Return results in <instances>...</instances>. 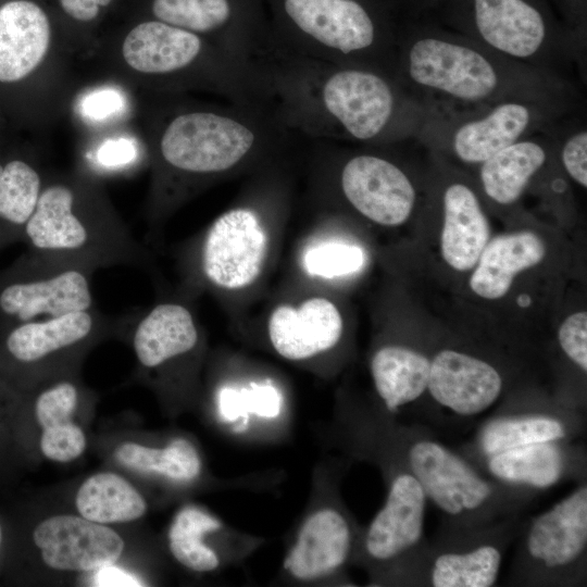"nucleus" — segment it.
Segmentation results:
<instances>
[{
	"label": "nucleus",
	"mask_w": 587,
	"mask_h": 587,
	"mask_svg": "<svg viewBox=\"0 0 587 587\" xmlns=\"http://www.w3.org/2000/svg\"><path fill=\"white\" fill-rule=\"evenodd\" d=\"M257 72L283 123L316 140L391 145L417 137L435 113L389 75L302 57L275 42Z\"/></svg>",
	"instance_id": "nucleus-1"
},
{
	"label": "nucleus",
	"mask_w": 587,
	"mask_h": 587,
	"mask_svg": "<svg viewBox=\"0 0 587 587\" xmlns=\"http://www.w3.org/2000/svg\"><path fill=\"white\" fill-rule=\"evenodd\" d=\"M168 109L153 143L151 222L193 186L275 157L296 136L273 103L174 104Z\"/></svg>",
	"instance_id": "nucleus-2"
},
{
	"label": "nucleus",
	"mask_w": 587,
	"mask_h": 587,
	"mask_svg": "<svg viewBox=\"0 0 587 587\" xmlns=\"http://www.w3.org/2000/svg\"><path fill=\"white\" fill-rule=\"evenodd\" d=\"M397 78L438 114H464L504 100L573 111L572 80L511 60L470 38L436 34L397 37Z\"/></svg>",
	"instance_id": "nucleus-3"
},
{
	"label": "nucleus",
	"mask_w": 587,
	"mask_h": 587,
	"mask_svg": "<svg viewBox=\"0 0 587 587\" xmlns=\"http://www.w3.org/2000/svg\"><path fill=\"white\" fill-rule=\"evenodd\" d=\"M371 435L382 454L401 464L423 487L441 516L440 530L486 526L521 516L540 491L497 482L423 425L379 417Z\"/></svg>",
	"instance_id": "nucleus-4"
},
{
	"label": "nucleus",
	"mask_w": 587,
	"mask_h": 587,
	"mask_svg": "<svg viewBox=\"0 0 587 587\" xmlns=\"http://www.w3.org/2000/svg\"><path fill=\"white\" fill-rule=\"evenodd\" d=\"M23 242L29 252L95 271L149 263L148 251L100 188L76 175L43 179Z\"/></svg>",
	"instance_id": "nucleus-5"
},
{
	"label": "nucleus",
	"mask_w": 587,
	"mask_h": 587,
	"mask_svg": "<svg viewBox=\"0 0 587 587\" xmlns=\"http://www.w3.org/2000/svg\"><path fill=\"white\" fill-rule=\"evenodd\" d=\"M273 41L285 50L397 78V35L379 0H265Z\"/></svg>",
	"instance_id": "nucleus-6"
},
{
	"label": "nucleus",
	"mask_w": 587,
	"mask_h": 587,
	"mask_svg": "<svg viewBox=\"0 0 587 587\" xmlns=\"http://www.w3.org/2000/svg\"><path fill=\"white\" fill-rule=\"evenodd\" d=\"M511 583L517 586L573 587L586 583L587 484L545 512L523 521Z\"/></svg>",
	"instance_id": "nucleus-7"
},
{
	"label": "nucleus",
	"mask_w": 587,
	"mask_h": 587,
	"mask_svg": "<svg viewBox=\"0 0 587 587\" xmlns=\"http://www.w3.org/2000/svg\"><path fill=\"white\" fill-rule=\"evenodd\" d=\"M387 496L361 539L367 563L390 582L414 586L428 540L424 536L427 497L401 464L380 454Z\"/></svg>",
	"instance_id": "nucleus-8"
},
{
	"label": "nucleus",
	"mask_w": 587,
	"mask_h": 587,
	"mask_svg": "<svg viewBox=\"0 0 587 587\" xmlns=\"http://www.w3.org/2000/svg\"><path fill=\"white\" fill-rule=\"evenodd\" d=\"M570 112L534 101L504 100L473 113H434L417 137L447 147L464 163L482 164L521 139L553 133Z\"/></svg>",
	"instance_id": "nucleus-9"
},
{
	"label": "nucleus",
	"mask_w": 587,
	"mask_h": 587,
	"mask_svg": "<svg viewBox=\"0 0 587 587\" xmlns=\"http://www.w3.org/2000/svg\"><path fill=\"white\" fill-rule=\"evenodd\" d=\"M96 271L26 251L0 271V330L96 308Z\"/></svg>",
	"instance_id": "nucleus-10"
},
{
	"label": "nucleus",
	"mask_w": 587,
	"mask_h": 587,
	"mask_svg": "<svg viewBox=\"0 0 587 587\" xmlns=\"http://www.w3.org/2000/svg\"><path fill=\"white\" fill-rule=\"evenodd\" d=\"M139 3L138 15L198 34L255 72L272 50L265 0H139Z\"/></svg>",
	"instance_id": "nucleus-11"
},
{
	"label": "nucleus",
	"mask_w": 587,
	"mask_h": 587,
	"mask_svg": "<svg viewBox=\"0 0 587 587\" xmlns=\"http://www.w3.org/2000/svg\"><path fill=\"white\" fill-rule=\"evenodd\" d=\"M470 39L511 60L570 80L567 71L584 51L552 37L540 10L527 0H472Z\"/></svg>",
	"instance_id": "nucleus-12"
},
{
	"label": "nucleus",
	"mask_w": 587,
	"mask_h": 587,
	"mask_svg": "<svg viewBox=\"0 0 587 587\" xmlns=\"http://www.w3.org/2000/svg\"><path fill=\"white\" fill-rule=\"evenodd\" d=\"M522 522L521 515L471 529H439L427 542L414 586H494Z\"/></svg>",
	"instance_id": "nucleus-13"
},
{
	"label": "nucleus",
	"mask_w": 587,
	"mask_h": 587,
	"mask_svg": "<svg viewBox=\"0 0 587 587\" xmlns=\"http://www.w3.org/2000/svg\"><path fill=\"white\" fill-rule=\"evenodd\" d=\"M267 250V236L258 213L249 207L232 208L208 227L198 249V270L210 285L232 290L259 276Z\"/></svg>",
	"instance_id": "nucleus-14"
},
{
	"label": "nucleus",
	"mask_w": 587,
	"mask_h": 587,
	"mask_svg": "<svg viewBox=\"0 0 587 587\" xmlns=\"http://www.w3.org/2000/svg\"><path fill=\"white\" fill-rule=\"evenodd\" d=\"M344 199L361 215L384 226L404 223L416 201L415 187L391 159L374 151L349 154L338 171Z\"/></svg>",
	"instance_id": "nucleus-15"
},
{
	"label": "nucleus",
	"mask_w": 587,
	"mask_h": 587,
	"mask_svg": "<svg viewBox=\"0 0 587 587\" xmlns=\"http://www.w3.org/2000/svg\"><path fill=\"white\" fill-rule=\"evenodd\" d=\"M55 21L48 0H0V108L45 61Z\"/></svg>",
	"instance_id": "nucleus-16"
},
{
	"label": "nucleus",
	"mask_w": 587,
	"mask_h": 587,
	"mask_svg": "<svg viewBox=\"0 0 587 587\" xmlns=\"http://www.w3.org/2000/svg\"><path fill=\"white\" fill-rule=\"evenodd\" d=\"M117 330L97 308L68 312L0 330L2 350L21 365H39L83 348L103 334Z\"/></svg>",
	"instance_id": "nucleus-17"
},
{
	"label": "nucleus",
	"mask_w": 587,
	"mask_h": 587,
	"mask_svg": "<svg viewBox=\"0 0 587 587\" xmlns=\"http://www.w3.org/2000/svg\"><path fill=\"white\" fill-rule=\"evenodd\" d=\"M503 387L500 372L482 358L442 349L430 359L427 392L458 419H475L491 409Z\"/></svg>",
	"instance_id": "nucleus-18"
},
{
	"label": "nucleus",
	"mask_w": 587,
	"mask_h": 587,
	"mask_svg": "<svg viewBox=\"0 0 587 587\" xmlns=\"http://www.w3.org/2000/svg\"><path fill=\"white\" fill-rule=\"evenodd\" d=\"M43 562L61 571H95L114 564L124 549L123 539L111 528L76 515H55L33 534Z\"/></svg>",
	"instance_id": "nucleus-19"
},
{
	"label": "nucleus",
	"mask_w": 587,
	"mask_h": 587,
	"mask_svg": "<svg viewBox=\"0 0 587 587\" xmlns=\"http://www.w3.org/2000/svg\"><path fill=\"white\" fill-rule=\"evenodd\" d=\"M583 432V415L557 407L503 412L486 420L461 452L471 462L501 451L548 441H574Z\"/></svg>",
	"instance_id": "nucleus-20"
},
{
	"label": "nucleus",
	"mask_w": 587,
	"mask_h": 587,
	"mask_svg": "<svg viewBox=\"0 0 587 587\" xmlns=\"http://www.w3.org/2000/svg\"><path fill=\"white\" fill-rule=\"evenodd\" d=\"M490 478L541 491L563 480H586V453L573 441L519 447L472 462Z\"/></svg>",
	"instance_id": "nucleus-21"
},
{
	"label": "nucleus",
	"mask_w": 587,
	"mask_h": 587,
	"mask_svg": "<svg viewBox=\"0 0 587 587\" xmlns=\"http://www.w3.org/2000/svg\"><path fill=\"white\" fill-rule=\"evenodd\" d=\"M120 322L129 329L135 355L146 370L192 352L200 340L191 309L179 301H160L141 312L120 316Z\"/></svg>",
	"instance_id": "nucleus-22"
},
{
	"label": "nucleus",
	"mask_w": 587,
	"mask_h": 587,
	"mask_svg": "<svg viewBox=\"0 0 587 587\" xmlns=\"http://www.w3.org/2000/svg\"><path fill=\"white\" fill-rule=\"evenodd\" d=\"M354 546L355 535L348 517L335 508H323L302 524L284 569L298 580L324 578L348 562Z\"/></svg>",
	"instance_id": "nucleus-23"
},
{
	"label": "nucleus",
	"mask_w": 587,
	"mask_h": 587,
	"mask_svg": "<svg viewBox=\"0 0 587 587\" xmlns=\"http://www.w3.org/2000/svg\"><path fill=\"white\" fill-rule=\"evenodd\" d=\"M267 332L271 345L280 357L301 361L337 345L342 334V319L332 301L313 297L298 307H277L270 316Z\"/></svg>",
	"instance_id": "nucleus-24"
},
{
	"label": "nucleus",
	"mask_w": 587,
	"mask_h": 587,
	"mask_svg": "<svg viewBox=\"0 0 587 587\" xmlns=\"http://www.w3.org/2000/svg\"><path fill=\"white\" fill-rule=\"evenodd\" d=\"M441 255L457 271L473 268L489 241V223L475 191L452 182L442 192Z\"/></svg>",
	"instance_id": "nucleus-25"
},
{
	"label": "nucleus",
	"mask_w": 587,
	"mask_h": 587,
	"mask_svg": "<svg viewBox=\"0 0 587 587\" xmlns=\"http://www.w3.org/2000/svg\"><path fill=\"white\" fill-rule=\"evenodd\" d=\"M43 179L33 157L0 149V251L23 242Z\"/></svg>",
	"instance_id": "nucleus-26"
},
{
	"label": "nucleus",
	"mask_w": 587,
	"mask_h": 587,
	"mask_svg": "<svg viewBox=\"0 0 587 587\" xmlns=\"http://www.w3.org/2000/svg\"><path fill=\"white\" fill-rule=\"evenodd\" d=\"M542 240L532 232L501 235L488 241L470 278L471 289L485 299H499L510 289L515 274L545 257Z\"/></svg>",
	"instance_id": "nucleus-27"
},
{
	"label": "nucleus",
	"mask_w": 587,
	"mask_h": 587,
	"mask_svg": "<svg viewBox=\"0 0 587 587\" xmlns=\"http://www.w3.org/2000/svg\"><path fill=\"white\" fill-rule=\"evenodd\" d=\"M370 366L377 395L390 414L427 391L430 359L417 350L384 346L373 354Z\"/></svg>",
	"instance_id": "nucleus-28"
},
{
	"label": "nucleus",
	"mask_w": 587,
	"mask_h": 587,
	"mask_svg": "<svg viewBox=\"0 0 587 587\" xmlns=\"http://www.w3.org/2000/svg\"><path fill=\"white\" fill-rule=\"evenodd\" d=\"M547 159V146L536 135L505 147L479 164L485 195L501 205L514 203Z\"/></svg>",
	"instance_id": "nucleus-29"
},
{
	"label": "nucleus",
	"mask_w": 587,
	"mask_h": 587,
	"mask_svg": "<svg viewBox=\"0 0 587 587\" xmlns=\"http://www.w3.org/2000/svg\"><path fill=\"white\" fill-rule=\"evenodd\" d=\"M75 502L83 517L100 524L134 521L147 510L141 495L113 473H99L87 478L78 489Z\"/></svg>",
	"instance_id": "nucleus-30"
},
{
	"label": "nucleus",
	"mask_w": 587,
	"mask_h": 587,
	"mask_svg": "<svg viewBox=\"0 0 587 587\" xmlns=\"http://www.w3.org/2000/svg\"><path fill=\"white\" fill-rule=\"evenodd\" d=\"M115 457L127 467L161 474L177 482L191 480L201 471V460L196 448L184 438L173 439L165 448L125 442L117 448Z\"/></svg>",
	"instance_id": "nucleus-31"
},
{
	"label": "nucleus",
	"mask_w": 587,
	"mask_h": 587,
	"mask_svg": "<svg viewBox=\"0 0 587 587\" xmlns=\"http://www.w3.org/2000/svg\"><path fill=\"white\" fill-rule=\"evenodd\" d=\"M221 527L222 523L216 517L195 507H187L177 513L170 527V550L186 567L196 572H211L218 566L220 560L202 538Z\"/></svg>",
	"instance_id": "nucleus-32"
},
{
	"label": "nucleus",
	"mask_w": 587,
	"mask_h": 587,
	"mask_svg": "<svg viewBox=\"0 0 587 587\" xmlns=\"http://www.w3.org/2000/svg\"><path fill=\"white\" fill-rule=\"evenodd\" d=\"M302 263L312 276L335 278L360 271L365 263V254L355 245L328 241L310 248Z\"/></svg>",
	"instance_id": "nucleus-33"
},
{
	"label": "nucleus",
	"mask_w": 587,
	"mask_h": 587,
	"mask_svg": "<svg viewBox=\"0 0 587 587\" xmlns=\"http://www.w3.org/2000/svg\"><path fill=\"white\" fill-rule=\"evenodd\" d=\"M40 448L52 461L68 462L79 457L86 447V438L79 426L72 421L42 428Z\"/></svg>",
	"instance_id": "nucleus-34"
},
{
	"label": "nucleus",
	"mask_w": 587,
	"mask_h": 587,
	"mask_svg": "<svg viewBox=\"0 0 587 587\" xmlns=\"http://www.w3.org/2000/svg\"><path fill=\"white\" fill-rule=\"evenodd\" d=\"M118 0H48L62 24L91 27L99 23Z\"/></svg>",
	"instance_id": "nucleus-35"
},
{
	"label": "nucleus",
	"mask_w": 587,
	"mask_h": 587,
	"mask_svg": "<svg viewBox=\"0 0 587 587\" xmlns=\"http://www.w3.org/2000/svg\"><path fill=\"white\" fill-rule=\"evenodd\" d=\"M563 353L582 372L587 371V313L576 312L564 320L558 332Z\"/></svg>",
	"instance_id": "nucleus-36"
},
{
	"label": "nucleus",
	"mask_w": 587,
	"mask_h": 587,
	"mask_svg": "<svg viewBox=\"0 0 587 587\" xmlns=\"http://www.w3.org/2000/svg\"><path fill=\"white\" fill-rule=\"evenodd\" d=\"M561 160L567 174L582 187H587V132L578 127L565 135Z\"/></svg>",
	"instance_id": "nucleus-37"
},
{
	"label": "nucleus",
	"mask_w": 587,
	"mask_h": 587,
	"mask_svg": "<svg viewBox=\"0 0 587 587\" xmlns=\"http://www.w3.org/2000/svg\"><path fill=\"white\" fill-rule=\"evenodd\" d=\"M136 159V149L127 140L110 141L97 152V162L104 168H123Z\"/></svg>",
	"instance_id": "nucleus-38"
},
{
	"label": "nucleus",
	"mask_w": 587,
	"mask_h": 587,
	"mask_svg": "<svg viewBox=\"0 0 587 587\" xmlns=\"http://www.w3.org/2000/svg\"><path fill=\"white\" fill-rule=\"evenodd\" d=\"M93 585L100 587H134L142 586L138 578L120 567L105 565L97 570Z\"/></svg>",
	"instance_id": "nucleus-39"
},
{
	"label": "nucleus",
	"mask_w": 587,
	"mask_h": 587,
	"mask_svg": "<svg viewBox=\"0 0 587 587\" xmlns=\"http://www.w3.org/2000/svg\"><path fill=\"white\" fill-rule=\"evenodd\" d=\"M117 93L114 91H102L91 96L86 102V111L90 115H101L110 113L117 108Z\"/></svg>",
	"instance_id": "nucleus-40"
},
{
	"label": "nucleus",
	"mask_w": 587,
	"mask_h": 587,
	"mask_svg": "<svg viewBox=\"0 0 587 587\" xmlns=\"http://www.w3.org/2000/svg\"><path fill=\"white\" fill-rule=\"evenodd\" d=\"M529 302H530V299H529V297H528L527 295H522V296H520L519 299H517V303H519L520 305H522V307L528 305Z\"/></svg>",
	"instance_id": "nucleus-41"
},
{
	"label": "nucleus",
	"mask_w": 587,
	"mask_h": 587,
	"mask_svg": "<svg viewBox=\"0 0 587 587\" xmlns=\"http://www.w3.org/2000/svg\"><path fill=\"white\" fill-rule=\"evenodd\" d=\"M1 540H2V530H1V526H0V544H1Z\"/></svg>",
	"instance_id": "nucleus-42"
},
{
	"label": "nucleus",
	"mask_w": 587,
	"mask_h": 587,
	"mask_svg": "<svg viewBox=\"0 0 587 587\" xmlns=\"http://www.w3.org/2000/svg\"><path fill=\"white\" fill-rule=\"evenodd\" d=\"M0 122H1V116H0Z\"/></svg>",
	"instance_id": "nucleus-43"
}]
</instances>
